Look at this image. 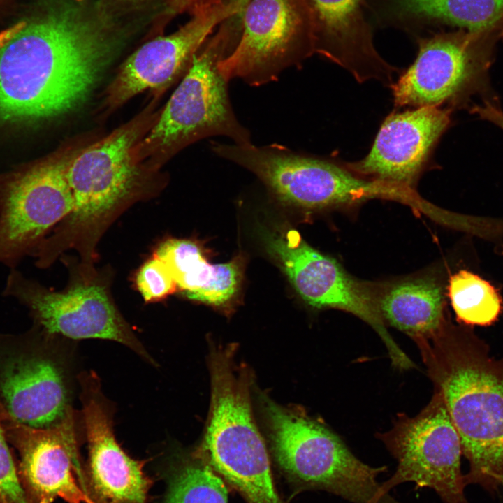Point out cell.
I'll return each instance as SVG.
<instances>
[{
    "mask_svg": "<svg viewBox=\"0 0 503 503\" xmlns=\"http://www.w3.org/2000/svg\"><path fill=\"white\" fill-rule=\"evenodd\" d=\"M124 38L105 0H43L0 36V124L34 126L78 108Z\"/></svg>",
    "mask_w": 503,
    "mask_h": 503,
    "instance_id": "1",
    "label": "cell"
},
{
    "mask_svg": "<svg viewBox=\"0 0 503 503\" xmlns=\"http://www.w3.org/2000/svg\"><path fill=\"white\" fill-rule=\"evenodd\" d=\"M416 344L469 463L465 485L496 490L503 483V358L492 357L486 342L449 321Z\"/></svg>",
    "mask_w": 503,
    "mask_h": 503,
    "instance_id": "2",
    "label": "cell"
},
{
    "mask_svg": "<svg viewBox=\"0 0 503 503\" xmlns=\"http://www.w3.org/2000/svg\"><path fill=\"white\" fill-rule=\"evenodd\" d=\"M143 124L136 119L71 154L66 176L73 206L41 244L49 258L57 260L66 250L74 249L82 262L92 263L108 227L146 195L134 152Z\"/></svg>",
    "mask_w": 503,
    "mask_h": 503,
    "instance_id": "3",
    "label": "cell"
},
{
    "mask_svg": "<svg viewBox=\"0 0 503 503\" xmlns=\"http://www.w3.org/2000/svg\"><path fill=\"white\" fill-rule=\"evenodd\" d=\"M242 15L223 21L194 55L183 79L136 154H173L200 139L226 136L233 143H252L249 131L238 120L231 104L228 81L220 63L235 50Z\"/></svg>",
    "mask_w": 503,
    "mask_h": 503,
    "instance_id": "4",
    "label": "cell"
},
{
    "mask_svg": "<svg viewBox=\"0 0 503 503\" xmlns=\"http://www.w3.org/2000/svg\"><path fill=\"white\" fill-rule=\"evenodd\" d=\"M210 147L219 157L254 173L279 200L296 207H347L374 198L400 202L414 210L421 203V197L412 188L363 178L330 160L279 144L212 142Z\"/></svg>",
    "mask_w": 503,
    "mask_h": 503,
    "instance_id": "5",
    "label": "cell"
},
{
    "mask_svg": "<svg viewBox=\"0 0 503 503\" xmlns=\"http://www.w3.org/2000/svg\"><path fill=\"white\" fill-rule=\"evenodd\" d=\"M265 414L275 459L298 489L323 490L351 503H401L380 492L377 477L387 467L362 462L323 424L272 402Z\"/></svg>",
    "mask_w": 503,
    "mask_h": 503,
    "instance_id": "6",
    "label": "cell"
},
{
    "mask_svg": "<svg viewBox=\"0 0 503 503\" xmlns=\"http://www.w3.org/2000/svg\"><path fill=\"white\" fill-rule=\"evenodd\" d=\"M2 294L26 307L32 324L49 335L115 341L155 363L115 305L106 280L92 264L82 263L62 291L48 289L17 268H11Z\"/></svg>",
    "mask_w": 503,
    "mask_h": 503,
    "instance_id": "7",
    "label": "cell"
},
{
    "mask_svg": "<svg viewBox=\"0 0 503 503\" xmlns=\"http://www.w3.org/2000/svg\"><path fill=\"white\" fill-rule=\"evenodd\" d=\"M61 338L34 324L19 333H0V406L17 422L47 428L73 412Z\"/></svg>",
    "mask_w": 503,
    "mask_h": 503,
    "instance_id": "8",
    "label": "cell"
},
{
    "mask_svg": "<svg viewBox=\"0 0 503 503\" xmlns=\"http://www.w3.org/2000/svg\"><path fill=\"white\" fill-rule=\"evenodd\" d=\"M70 156L59 150L0 173L1 264L17 268L71 212Z\"/></svg>",
    "mask_w": 503,
    "mask_h": 503,
    "instance_id": "9",
    "label": "cell"
},
{
    "mask_svg": "<svg viewBox=\"0 0 503 503\" xmlns=\"http://www.w3.org/2000/svg\"><path fill=\"white\" fill-rule=\"evenodd\" d=\"M315 54V24L308 0H249L239 41L220 63L228 81L258 87L277 80Z\"/></svg>",
    "mask_w": 503,
    "mask_h": 503,
    "instance_id": "10",
    "label": "cell"
},
{
    "mask_svg": "<svg viewBox=\"0 0 503 503\" xmlns=\"http://www.w3.org/2000/svg\"><path fill=\"white\" fill-rule=\"evenodd\" d=\"M263 240L269 253L308 305L342 310L360 319L380 337L395 368L414 367L387 330L379 307V286L354 278L335 259L309 245L293 229L268 231Z\"/></svg>",
    "mask_w": 503,
    "mask_h": 503,
    "instance_id": "11",
    "label": "cell"
},
{
    "mask_svg": "<svg viewBox=\"0 0 503 503\" xmlns=\"http://www.w3.org/2000/svg\"><path fill=\"white\" fill-rule=\"evenodd\" d=\"M379 437L398 463L393 474L381 483L382 495L412 482L416 488L432 489L444 503H469L460 439L439 392L416 416L399 414L393 428Z\"/></svg>",
    "mask_w": 503,
    "mask_h": 503,
    "instance_id": "12",
    "label": "cell"
},
{
    "mask_svg": "<svg viewBox=\"0 0 503 503\" xmlns=\"http://www.w3.org/2000/svg\"><path fill=\"white\" fill-rule=\"evenodd\" d=\"M484 36L461 31L421 39L415 61L391 85L395 105H455L482 89L491 64Z\"/></svg>",
    "mask_w": 503,
    "mask_h": 503,
    "instance_id": "13",
    "label": "cell"
},
{
    "mask_svg": "<svg viewBox=\"0 0 503 503\" xmlns=\"http://www.w3.org/2000/svg\"><path fill=\"white\" fill-rule=\"evenodd\" d=\"M73 412L47 428L13 419L0 407L6 439L17 453L21 484L29 503H95L81 467Z\"/></svg>",
    "mask_w": 503,
    "mask_h": 503,
    "instance_id": "14",
    "label": "cell"
},
{
    "mask_svg": "<svg viewBox=\"0 0 503 503\" xmlns=\"http://www.w3.org/2000/svg\"><path fill=\"white\" fill-rule=\"evenodd\" d=\"M228 3L191 15L175 32L152 39L137 49L121 66L107 93L114 108L146 90L164 89L189 69L194 55L223 21L242 11Z\"/></svg>",
    "mask_w": 503,
    "mask_h": 503,
    "instance_id": "15",
    "label": "cell"
},
{
    "mask_svg": "<svg viewBox=\"0 0 503 503\" xmlns=\"http://www.w3.org/2000/svg\"><path fill=\"white\" fill-rule=\"evenodd\" d=\"M449 124V110L437 107L391 114L368 154L346 166L359 176L413 188Z\"/></svg>",
    "mask_w": 503,
    "mask_h": 503,
    "instance_id": "16",
    "label": "cell"
},
{
    "mask_svg": "<svg viewBox=\"0 0 503 503\" xmlns=\"http://www.w3.org/2000/svg\"><path fill=\"white\" fill-rule=\"evenodd\" d=\"M82 415L89 449V487L95 503H146L151 481L144 461L116 441L112 411L95 375L81 379Z\"/></svg>",
    "mask_w": 503,
    "mask_h": 503,
    "instance_id": "17",
    "label": "cell"
},
{
    "mask_svg": "<svg viewBox=\"0 0 503 503\" xmlns=\"http://www.w3.org/2000/svg\"><path fill=\"white\" fill-rule=\"evenodd\" d=\"M315 24V53L347 70L360 82L391 85L398 69L377 52L366 17L368 0H308Z\"/></svg>",
    "mask_w": 503,
    "mask_h": 503,
    "instance_id": "18",
    "label": "cell"
},
{
    "mask_svg": "<svg viewBox=\"0 0 503 503\" xmlns=\"http://www.w3.org/2000/svg\"><path fill=\"white\" fill-rule=\"evenodd\" d=\"M153 254L165 263L177 289L189 300L219 307L231 302L239 291L243 270L241 256L211 264L197 242L176 238L162 242Z\"/></svg>",
    "mask_w": 503,
    "mask_h": 503,
    "instance_id": "19",
    "label": "cell"
},
{
    "mask_svg": "<svg viewBox=\"0 0 503 503\" xmlns=\"http://www.w3.org/2000/svg\"><path fill=\"white\" fill-rule=\"evenodd\" d=\"M379 307L386 323L416 343L428 341L448 323L442 286L431 276H418L379 286Z\"/></svg>",
    "mask_w": 503,
    "mask_h": 503,
    "instance_id": "20",
    "label": "cell"
},
{
    "mask_svg": "<svg viewBox=\"0 0 503 503\" xmlns=\"http://www.w3.org/2000/svg\"><path fill=\"white\" fill-rule=\"evenodd\" d=\"M402 15L486 35L503 18V0H395Z\"/></svg>",
    "mask_w": 503,
    "mask_h": 503,
    "instance_id": "21",
    "label": "cell"
},
{
    "mask_svg": "<svg viewBox=\"0 0 503 503\" xmlns=\"http://www.w3.org/2000/svg\"><path fill=\"white\" fill-rule=\"evenodd\" d=\"M447 291L457 320L465 326H490L502 311L497 290L472 272L461 270L451 275Z\"/></svg>",
    "mask_w": 503,
    "mask_h": 503,
    "instance_id": "22",
    "label": "cell"
},
{
    "mask_svg": "<svg viewBox=\"0 0 503 503\" xmlns=\"http://www.w3.org/2000/svg\"><path fill=\"white\" fill-rule=\"evenodd\" d=\"M222 479L201 458L182 464L173 476L164 503H227Z\"/></svg>",
    "mask_w": 503,
    "mask_h": 503,
    "instance_id": "23",
    "label": "cell"
},
{
    "mask_svg": "<svg viewBox=\"0 0 503 503\" xmlns=\"http://www.w3.org/2000/svg\"><path fill=\"white\" fill-rule=\"evenodd\" d=\"M135 284L145 302H160L177 290L167 265L154 254L138 270Z\"/></svg>",
    "mask_w": 503,
    "mask_h": 503,
    "instance_id": "24",
    "label": "cell"
},
{
    "mask_svg": "<svg viewBox=\"0 0 503 503\" xmlns=\"http://www.w3.org/2000/svg\"><path fill=\"white\" fill-rule=\"evenodd\" d=\"M0 502L29 503L19 476L17 458L0 421Z\"/></svg>",
    "mask_w": 503,
    "mask_h": 503,
    "instance_id": "25",
    "label": "cell"
},
{
    "mask_svg": "<svg viewBox=\"0 0 503 503\" xmlns=\"http://www.w3.org/2000/svg\"><path fill=\"white\" fill-rule=\"evenodd\" d=\"M224 3V0H166L163 16L168 19L184 13L191 16L210 10Z\"/></svg>",
    "mask_w": 503,
    "mask_h": 503,
    "instance_id": "26",
    "label": "cell"
},
{
    "mask_svg": "<svg viewBox=\"0 0 503 503\" xmlns=\"http://www.w3.org/2000/svg\"><path fill=\"white\" fill-rule=\"evenodd\" d=\"M248 1L249 0H224V2L228 3H238L245 7Z\"/></svg>",
    "mask_w": 503,
    "mask_h": 503,
    "instance_id": "27",
    "label": "cell"
},
{
    "mask_svg": "<svg viewBox=\"0 0 503 503\" xmlns=\"http://www.w3.org/2000/svg\"><path fill=\"white\" fill-rule=\"evenodd\" d=\"M125 1H136V0H125Z\"/></svg>",
    "mask_w": 503,
    "mask_h": 503,
    "instance_id": "28",
    "label": "cell"
},
{
    "mask_svg": "<svg viewBox=\"0 0 503 503\" xmlns=\"http://www.w3.org/2000/svg\"><path fill=\"white\" fill-rule=\"evenodd\" d=\"M0 503H1V502H0Z\"/></svg>",
    "mask_w": 503,
    "mask_h": 503,
    "instance_id": "29",
    "label": "cell"
},
{
    "mask_svg": "<svg viewBox=\"0 0 503 503\" xmlns=\"http://www.w3.org/2000/svg\"><path fill=\"white\" fill-rule=\"evenodd\" d=\"M503 484V483H502Z\"/></svg>",
    "mask_w": 503,
    "mask_h": 503,
    "instance_id": "30",
    "label": "cell"
}]
</instances>
